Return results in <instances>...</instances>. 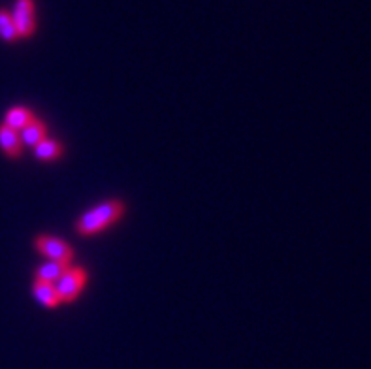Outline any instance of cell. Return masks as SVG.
Wrapping results in <instances>:
<instances>
[{"label":"cell","instance_id":"cell-1","mask_svg":"<svg viewBox=\"0 0 371 369\" xmlns=\"http://www.w3.org/2000/svg\"><path fill=\"white\" fill-rule=\"evenodd\" d=\"M123 213L124 205L119 200H108V202L98 203L97 208L89 209L75 220V232L81 235L100 234L104 228L117 223Z\"/></svg>","mask_w":371,"mask_h":369},{"label":"cell","instance_id":"cell-2","mask_svg":"<svg viewBox=\"0 0 371 369\" xmlns=\"http://www.w3.org/2000/svg\"><path fill=\"white\" fill-rule=\"evenodd\" d=\"M87 283V272L83 268H68L63 277L55 283V289H57V294H59V300L63 304H72L74 300H77V296L81 294V290Z\"/></svg>","mask_w":371,"mask_h":369},{"label":"cell","instance_id":"cell-3","mask_svg":"<svg viewBox=\"0 0 371 369\" xmlns=\"http://www.w3.org/2000/svg\"><path fill=\"white\" fill-rule=\"evenodd\" d=\"M36 251L40 255L48 258V260H53V262H66L70 264L74 260V249H72L66 241H63L60 237H55V235H38L36 237Z\"/></svg>","mask_w":371,"mask_h":369},{"label":"cell","instance_id":"cell-4","mask_svg":"<svg viewBox=\"0 0 371 369\" xmlns=\"http://www.w3.org/2000/svg\"><path fill=\"white\" fill-rule=\"evenodd\" d=\"M11 19L16 25L17 38L33 36L34 31H36V6H34V0H16Z\"/></svg>","mask_w":371,"mask_h":369},{"label":"cell","instance_id":"cell-5","mask_svg":"<svg viewBox=\"0 0 371 369\" xmlns=\"http://www.w3.org/2000/svg\"><path fill=\"white\" fill-rule=\"evenodd\" d=\"M70 266L72 264L53 262V260H49V262L42 264V266L36 269V281L55 284L60 277H63V275H65L66 269L70 268Z\"/></svg>","mask_w":371,"mask_h":369},{"label":"cell","instance_id":"cell-6","mask_svg":"<svg viewBox=\"0 0 371 369\" xmlns=\"http://www.w3.org/2000/svg\"><path fill=\"white\" fill-rule=\"evenodd\" d=\"M21 138L16 130L8 129L6 124H0V149L4 151L6 155L16 159L21 155Z\"/></svg>","mask_w":371,"mask_h":369},{"label":"cell","instance_id":"cell-7","mask_svg":"<svg viewBox=\"0 0 371 369\" xmlns=\"http://www.w3.org/2000/svg\"><path fill=\"white\" fill-rule=\"evenodd\" d=\"M31 121H34V115L31 113V109H27V107L23 106H16L6 113L4 124L8 127V129L16 130L17 132V130L25 129Z\"/></svg>","mask_w":371,"mask_h":369},{"label":"cell","instance_id":"cell-8","mask_svg":"<svg viewBox=\"0 0 371 369\" xmlns=\"http://www.w3.org/2000/svg\"><path fill=\"white\" fill-rule=\"evenodd\" d=\"M34 298L42 305L49 307V309H53V307H57V305L60 304L55 284L42 283V281H36V283H34Z\"/></svg>","mask_w":371,"mask_h":369},{"label":"cell","instance_id":"cell-9","mask_svg":"<svg viewBox=\"0 0 371 369\" xmlns=\"http://www.w3.org/2000/svg\"><path fill=\"white\" fill-rule=\"evenodd\" d=\"M45 138V124L42 121H31V123L21 130V144L28 145V147H36L42 139Z\"/></svg>","mask_w":371,"mask_h":369},{"label":"cell","instance_id":"cell-10","mask_svg":"<svg viewBox=\"0 0 371 369\" xmlns=\"http://www.w3.org/2000/svg\"><path fill=\"white\" fill-rule=\"evenodd\" d=\"M34 155H36L38 161L42 162L55 161V159H59V156L63 155V147H60L55 139L43 138L42 141L34 147Z\"/></svg>","mask_w":371,"mask_h":369},{"label":"cell","instance_id":"cell-11","mask_svg":"<svg viewBox=\"0 0 371 369\" xmlns=\"http://www.w3.org/2000/svg\"><path fill=\"white\" fill-rule=\"evenodd\" d=\"M0 38L4 42H16L17 40V31L11 14H8L6 10H0Z\"/></svg>","mask_w":371,"mask_h":369}]
</instances>
